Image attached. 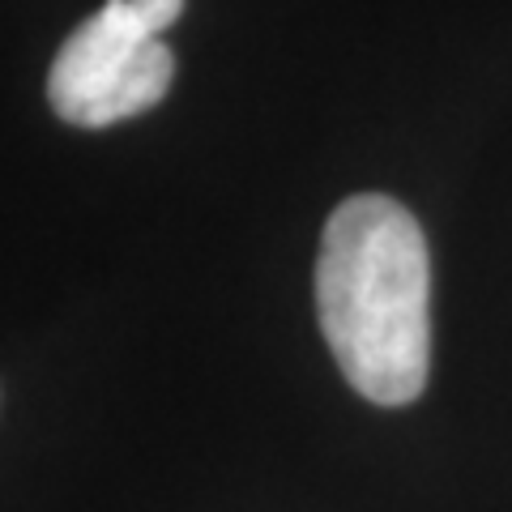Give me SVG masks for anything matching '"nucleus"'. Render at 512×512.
Here are the masks:
<instances>
[{
    "label": "nucleus",
    "instance_id": "obj_1",
    "mask_svg": "<svg viewBox=\"0 0 512 512\" xmlns=\"http://www.w3.org/2000/svg\"><path fill=\"white\" fill-rule=\"evenodd\" d=\"M320 333L350 389L376 406H410L431 372V261L402 201L359 192L320 235Z\"/></svg>",
    "mask_w": 512,
    "mask_h": 512
},
{
    "label": "nucleus",
    "instance_id": "obj_2",
    "mask_svg": "<svg viewBox=\"0 0 512 512\" xmlns=\"http://www.w3.org/2000/svg\"><path fill=\"white\" fill-rule=\"evenodd\" d=\"M184 0H107L60 43L47 73L56 116L82 128L133 120L167 99L175 56L163 30L180 22Z\"/></svg>",
    "mask_w": 512,
    "mask_h": 512
}]
</instances>
